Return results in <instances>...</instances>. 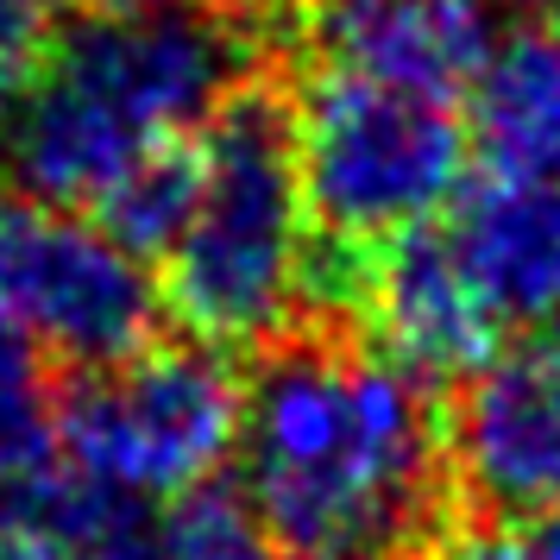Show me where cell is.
Instances as JSON below:
<instances>
[{
  "label": "cell",
  "instance_id": "obj_1",
  "mask_svg": "<svg viewBox=\"0 0 560 560\" xmlns=\"http://www.w3.org/2000/svg\"><path fill=\"white\" fill-rule=\"evenodd\" d=\"M246 510L283 560L422 555L447 441L422 378L372 340H278L240 416Z\"/></svg>",
  "mask_w": 560,
  "mask_h": 560
},
{
  "label": "cell",
  "instance_id": "obj_2",
  "mask_svg": "<svg viewBox=\"0 0 560 560\" xmlns=\"http://www.w3.org/2000/svg\"><path fill=\"white\" fill-rule=\"evenodd\" d=\"M246 20L214 7H107L77 20L0 102V158L32 202L95 208L152 158L196 145L246 89Z\"/></svg>",
  "mask_w": 560,
  "mask_h": 560
},
{
  "label": "cell",
  "instance_id": "obj_3",
  "mask_svg": "<svg viewBox=\"0 0 560 560\" xmlns=\"http://www.w3.org/2000/svg\"><path fill=\"white\" fill-rule=\"evenodd\" d=\"M359 253L322 240L303 196L290 107L240 89L196 139V196L164 246V303L189 340L265 347L315 303H353Z\"/></svg>",
  "mask_w": 560,
  "mask_h": 560
},
{
  "label": "cell",
  "instance_id": "obj_4",
  "mask_svg": "<svg viewBox=\"0 0 560 560\" xmlns=\"http://www.w3.org/2000/svg\"><path fill=\"white\" fill-rule=\"evenodd\" d=\"M290 145L322 240L359 258L447 214L472 152L454 102L347 70H308L290 107Z\"/></svg>",
  "mask_w": 560,
  "mask_h": 560
},
{
  "label": "cell",
  "instance_id": "obj_5",
  "mask_svg": "<svg viewBox=\"0 0 560 560\" xmlns=\"http://www.w3.org/2000/svg\"><path fill=\"white\" fill-rule=\"evenodd\" d=\"M246 384L208 340H145L63 397V466L139 504H183L240 454Z\"/></svg>",
  "mask_w": 560,
  "mask_h": 560
},
{
  "label": "cell",
  "instance_id": "obj_6",
  "mask_svg": "<svg viewBox=\"0 0 560 560\" xmlns=\"http://www.w3.org/2000/svg\"><path fill=\"white\" fill-rule=\"evenodd\" d=\"M164 290L127 240L77 208L0 202V322L82 372L139 353Z\"/></svg>",
  "mask_w": 560,
  "mask_h": 560
},
{
  "label": "cell",
  "instance_id": "obj_7",
  "mask_svg": "<svg viewBox=\"0 0 560 560\" xmlns=\"http://www.w3.org/2000/svg\"><path fill=\"white\" fill-rule=\"evenodd\" d=\"M447 459L485 510L535 516L560 498V322H535L466 378Z\"/></svg>",
  "mask_w": 560,
  "mask_h": 560
},
{
  "label": "cell",
  "instance_id": "obj_8",
  "mask_svg": "<svg viewBox=\"0 0 560 560\" xmlns=\"http://www.w3.org/2000/svg\"><path fill=\"white\" fill-rule=\"evenodd\" d=\"M353 303L365 308L372 347L390 353L422 384H466L498 353V303L485 296L472 265L447 228L397 233L390 246L359 258Z\"/></svg>",
  "mask_w": 560,
  "mask_h": 560
},
{
  "label": "cell",
  "instance_id": "obj_9",
  "mask_svg": "<svg viewBox=\"0 0 560 560\" xmlns=\"http://www.w3.org/2000/svg\"><path fill=\"white\" fill-rule=\"evenodd\" d=\"M303 45L315 70L466 102L491 51L504 45L498 0H308Z\"/></svg>",
  "mask_w": 560,
  "mask_h": 560
},
{
  "label": "cell",
  "instance_id": "obj_10",
  "mask_svg": "<svg viewBox=\"0 0 560 560\" xmlns=\"http://www.w3.org/2000/svg\"><path fill=\"white\" fill-rule=\"evenodd\" d=\"M447 233L504 322H560V164L485 177L454 202Z\"/></svg>",
  "mask_w": 560,
  "mask_h": 560
},
{
  "label": "cell",
  "instance_id": "obj_11",
  "mask_svg": "<svg viewBox=\"0 0 560 560\" xmlns=\"http://www.w3.org/2000/svg\"><path fill=\"white\" fill-rule=\"evenodd\" d=\"M466 145L485 177L560 164V51L555 38H504L466 89Z\"/></svg>",
  "mask_w": 560,
  "mask_h": 560
},
{
  "label": "cell",
  "instance_id": "obj_12",
  "mask_svg": "<svg viewBox=\"0 0 560 560\" xmlns=\"http://www.w3.org/2000/svg\"><path fill=\"white\" fill-rule=\"evenodd\" d=\"M152 504L57 466L51 479L0 504V560H152Z\"/></svg>",
  "mask_w": 560,
  "mask_h": 560
},
{
  "label": "cell",
  "instance_id": "obj_13",
  "mask_svg": "<svg viewBox=\"0 0 560 560\" xmlns=\"http://www.w3.org/2000/svg\"><path fill=\"white\" fill-rule=\"evenodd\" d=\"M63 466V397L51 353L0 322V504L26 498Z\"/></svg>",
  "mask_w": 560,
  "mask_h": 560
},
{
  "label": "cell",
  "instance_id": "obj_14",
  "mask_svg": "<svg viewBox=\"0 0 560 560\" xmlns=\"http://www.w3.org/2000/svg\"><path fill=\"white\" fill-rule=\"evenodd\" d=\"M189 196H196V145H177V152L139 164L102 208V221L114 240H127L139 258H164V246L177 240L183 214H189Z\"/></svg>",
  "mask_w": 560,
  "mask_h": 560
},
{
  "label": "cell",
  "instance_id": "obj_15",
  "mask_svg": "<svg viewBox=\"0 0 560 560\" xmlns=\"http://www.w3.org/2000/svg\"><path fill=\"white\" fill-rule=\"evenodd\" d=\"M152 560H283V555L246 504H233L221 491H196L158 523Z\"/></svg>",
  "mask_w": 560,
  "mask_h": 560
},
{
  "label": "cell",
  "instance_id": "obj_16",
  "mask_svg": "<svg viewBox=\"0 0 560 560\" xmlns=\"http://www.w3.org/2000/svg\"><path fill=\"white\" fill-rule=\"evenodd\" d=\"M38 13H45L38 0H0V102L38 57Z\"/></svg>",
  "mask_w": 560,
  "mask_h": 560
},
{
  "label": "cell",
  "instance_id": "obj_17",
  "mask_svg": "<svg viewBox=\"0 0 560 560\" xmlns=\"http://www.w3.org/2000/svg\"><path fill=\"white\" fill-rule=\"evenodd\" d=\"M409 560H529V548L504 541V535H447V541H434Z\"/></svg>",
  "mask_w": 560,
  "mask_h": 560
},
{
  "label": "cell",
  "instance_id": "obj_18",
  "mask_svg": "<svg viewBox=\"0 0 560 560\" xmlns=\"http://www.w3.org/2000/svg\"><path fill=\"white\" fill-rule=\"evenodd\" d=\"M529 560H560V498L548 510H535V523H529Z\"/></svg>",
  "mask_w": 560,
  "mask_h": 560
},
{
  "label": "cell",
  "instance_id": "obj_19",
  "mask_svg": "<svg viewBox=\"0 0 560 560\" xmlns=\"http://www.w3.org/2000/svg\"><path fill=\"white\" fill-rule=\"evenodd\" d=\"M107 7H208V0H107Z\"/></svg>",
  "mask_w": 560,
  "mask_h": 560
},
{
  "label": "cell",
  "instance_id": "obj_20",
  "mask_svg": "<svg viewBox=\"0 0 560 560\" xmlns=\"http://www.w3.org/2000/svg\"><path fill=\"white\" fill-rule=\"evenodd\" d=\"M548 38H555V51H560V0H548Z\"/></svg>",
  "mask_w": 560,
  "mask_h": 560
},
{
  "label": "cell",
  "instance_id": "obj_21",
  "mask_svg": "<svg viewBox=\"0 0 560 560\" xmlns=\"http://www.w3.org/2000/svg\"><path fill=\"white\" fill-rule=\"evenodd\" d=\"M38 7H57V13H70V7H95V0H38Z\"/></svg>",
  "mask_w": 560,
  "mask_h": 560
}]
</instances>
